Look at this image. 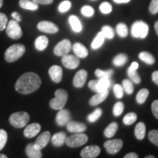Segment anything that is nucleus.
I'll list each match as a JSON object with an SVG mask.
<instances>
[{"mask_svg":"<svg viewBox=\"0 0 158 158\" xmlns=\"http://www.w3.org/2000/svg\"><path fill=\"white\" fill-rule=\"evenodd\" d=\"M41 85V79L38 75L32 72L23 73L18 79L15 89L22 94H28L38 89Z\"/></svg>","mask_w":158,"mask_h":158,"instance_id":"1","label":"nucleus"},{"mask_svg":"<svg viewBox=\"0 0 158 158\" xmlns=\"http://www.w3.org/2000/svg\"><path fill=\"white\" fill-rule=\"evenodd\" d=\"M26 48L23 44L18 43L10 46L5 53V59L7 62H14L25 54Z\"/></svg>","mask_w":158,"mask_h":158,"instance_id":"2","label":"nucleus"},{"mask_svg":"<svg viewBox=\"0 0 158 158\" xmlns=\"http://www.w3.org/2000/svg\"><path fill=\"white\" fill-rule=\"evenodd\" d=\"M68 94L67 91L62 89H59L55 92V98L51 99L49 105L52 109L60 110L62 109L68 101Z\"/></svg>","mask_w":158,"mask_h":158,"instance_id":"3","label":"nucleus"},{"mask_svg":"<svg viewBox=\"0 0 158 158\" xmlns=\"http://www.w3.org/2000/svg\"><path fill=\"white\" fill-rule=\"evenodd\" d=\"M29 115L27 112L19 111L11 114L10 116V123L13 127L17 128H22L25 127L29 121Z\"/></svg>","mask_w":158,"mask_h":158,"instance_id":"4","label":"nucleus"},{"mask_svg":"<svg viewBox=\"0 0 158 158\" xmlns=\"http://www.w3.org/2000/svg\"><path fill=\"white\" fill-rule=\"evenodd\" d=\"M149 33V25L143 21H137L131 27V35L135 38L144 39Z\"/></svg>","mask_w":158,"mask_h":158,"instance_id":"5","label":"nucleus"},{"mask_svg":"<svg viewBox=\"0 0 158 158\" xmlns=\"http://www.w3.org/2000/svg\"><path fill=\"white\" fill-rule=\"evenodd\" d=\"M88 141V136L83 133H74L66 138L65 143L71 148L81 147Z\"/></svg>","mask_w":158,"mask_h":158,"instance_id":"6","label":"nucleus"},{"mask_svg":"<svg viewBox=\"0 0 158 158\" xmlns=\"http://www.w3.org/2000/svg\"><path fill=\"white\" fill-rule=\"evenodd\" d=\"M6 33L9 37L14 40L21 38L23 35L22 29L19 22L15 20H11L9 21L6 27Z\"/></svg>","mask_w":158,"mask_h":158,"instance_id":"7","label":"nucleus"},{"mask_svg":"<svg viewBox=\"0 0 158 158\" xmlns=\"http://www.w3.org/2000/svg\"><path fill=\"white\" fill-rule=\"evenodd\" d=\"M71 48H72V45L70 41L68 39H64L57 43L54 47V53L57 56H62L65 54H68Z\"/></svg>","mask_w":158,"mask_h":158,"instance_id":"8","label":"nucleus"},{"mask_svg":"<svg viewBox=\"0 0 158 158\" xmlns=\"http://www.w3.org/2000/svg\"><path fill=\"white\" fill-rule=\"evenodd\" d=\"M123 146V141L121 139L108 140L104 143V147L106 152L110 155H115L118 153Z\"/></svg>","mask_w":158,"mask_h":158,"instance_id":"9","label":"nucleus"},{"mask_svg":"<svg viewBox=\"0 0 158 158\" xmlns=\"http://www.w3.org/2000/svg\"><path fill=\"white\" fill-rule=\"evenodd\" d=\"M62 63L66 68L73 70V69H76L79 66L80 59L78 57L73 56V55L65 54L62 56Z\"/></svg>","mask_w":158,"mask_h":158,"instance_id":"10","label":"nucleus"},{"mask_svg":"<svg viewBox=\"0 0 158 158\" xmlns=\"http://www.w3.org/2000/svg\"><path fill=\"white\" fill-rule=\"evenodd\" d=\"M37 29L43 32L48 33V34H55L59 31V27H57V25L48 21H43L39 22L37 24Z\"/></svg>","mask_w":158,"mask_h":158,"instance_id":"11","label":"nucleus"},{"mask_svg":"<svg viewBox=\"0 0 158 158\" xmlns=\"http://www.w3.org/2000/svg\"><path fill=\"white\" fill-rule=\"evenodd\" d=\"M100 153V148L97 145H91L84 148L81 152L82 158H94Z\"/></svg>","mask_w":158,"mask_h":158,"instance_id":"12","label":"nucleus"},{"mask_svg":"<svg viewBox=\"0 0 158 158\" xmlns=\"http://www.w3.org/2000/svg\"><path fill=\"white\" fill-rule=\"evenodd\" d=\"M71 120V114L68 110L66 109H60L56 114V122L59 126H64L67 125Z\"/></svg>","mask_w":158,"mask_h":158,"instance_id":"13","label":"nucleus"},{"mask_svg":"<svg viewBox=\"0 0 158 158\" xmlns=\"http://www.w3.org/2000/svg\"><path fill=\"white\" fill-rule=\"evenodd\" d=\"M48 74L50 76L51 80L54 83L59 84L62 81L63 71L62 68L59 65H53L48 70Z\"/></svg>","mask_w":158,"mask_h":158,"instance_id":"14","label":"nucleus"},{"mask_svg":"<svg viewBox=\"0 0 158 158\" xmlns=\"http://www.w3.org/2000/svg\"><path fill=\"white\" fill-rule=\"evenodd\" d=\"M87 72L85 70H80L75 75L73 84L76 88H81L84 86L87 79Z\"/></svg>","mask_w":158,"mask_h":158,"instance_id":"15","label":"nucleus"},{"mask_svg":"<svg viewBox=\"0 0 158 158\" xmlns=\"http://www.w3.org/2000/svg\"><path fill=\"white\" fill-rule=\"evenodd\" d=\"M51 138V133L49 131H45L44 133H43L41 135H39V137L37 138V140L35 141L34 144V147L36 149L41 150L43 148H45L48 145L49 141H50Z\"/></svg>","mask_w":158,"mask_h":158,"instance_id":"16","label":"nucleus"},{"mask_svg":"<svg viewBox=\"0 0 158 158\" xmlns=\"http://www.w3.org/2000/svg\"><path fill=\"white\" fill-rule=\"evenodd\" d=\"M41 130V126L39 123H32L27 126L23 131V135L26 138H31L36 136Z\"/></svg>","mask_w":158,"mask_h":158,"instance_id":"17","label":"nucleus"},{"mask_svg":"<svg viewBox=\"0 0 158 158\" xmlns=\"http://www.w3.org/2000/svg\"><path fill=\"white\" fill-rule=\"evenodd\" d=\"M67 130L73 133H83L86 130V125L81 122L70 121L67 124Z\"/></svg>","mask_w":158,"mask_h":158,"instance_id":"18","label":"nucleus"},{"mask_svg":"<svg viewBox=\"0 0 158 158\" xmlns=\"http://www.w3.org/2000/svg\"><path fill=\"white\" fill-rule=\"evenodd\" d=\"M109 94V91L108 89L104 90L102 92H97L96 94H94V96H92L89 100V105L92 106H95L98 105L100 104L101 102L106 100V99L107 98Z\"/></svg>","mask_w":158,"mask_h":158,"instance_id":"19","label":"nucleus"},{"mask_svg":"<svg viewBox=\"0 0 158 158\" xmlns=\"http://www.w3.org/2000/svg\"><path fill=\"white\" fill-rule=\"evenodd\" d=\"M111 85V81L108 78H100L96 80L95 92H100L108 89Z\"/></svg>","mask_w":158,"mask_h":158,"instance_id":"20","label":"nucleus"},{"mask_svg":"<svg viewBox=\"0 0 158 158\" xmlns=\"http://www.w3.org/2000/svg\"><path fill=\"white\" fill-rule=\"evenodd\" d=\"M73 50L76 54V56L78 58H86L88 56L89 51L87 48L84 45L80 43H76L73 45Z\"/></svg>","mask_w":158,"mask_h":158,"instance_id":"21","label":"nucleus"},{"mask_svg":"<svg viewBox=\"0 0 158 158\" xmlns=\"http://www.w3.org/2000/svg\"><path fill=\"white\" fill-rule=\"evenodd\" d=\"M66 134L64 132H59L55 133L51 138V143L56 147H60L64 145L66 141Z\"/></svg>","mask_w":158,"mask_h":158,"instance_id":"22","label":"nucleus"},{"mask_svg":"<svg viewBox=\"0 0 158 158\" xmlns=\"http://www.w3.org/2000/svg\"><path fill=\"white\" fill-rule=\"evenodd\" d=\"M26 154H27V157L29 158H41L43 157L41 150L36 149L32 143H29L27 146V147H26Z\"/></svg>","mask_w":158,"mask_h":158,"instance_id":"23","label":"nucleus"},{"mask_svg":"<svg viewBox=\"0 0 158 158\" xmlns=\"http://www.w3.org/2000/svg\"><path fill=\"white\" fill-rule=\"evenodd\" d=\"M69 23H70L71 29L75 32L78 33L81 32L83 29L81 22L79 20V19L76 15H70L69 17Z\"/></svg>","mask_w":158,"mask_h":158,"instance_id":"24","label":"nucleus"},{"mask_svg":"<svg viewBox=\"0 0 158 158\" xmlns=\"http://www.w3.org/2000/svg\"><path fill=\"white\" fill-rule=\"evenodd\" d=\"M48 42L49 41L48 37L46 36H44V35H41V36L37 37L36 40H35V46L37 50L40 51H44L48 47Z\"/></svg>","mask_w":158,"mask_h":158,"instance_id":"25","label":"nucleus"},{"mask_svg":"<svg viewBox=\"0 0 158 158\" xmlns=\"http://www.w3.org/2000/svg\"><path fill=\"white\" fill-rule=\"evenodd\" d=\"M19 5L21 8L28 10L35 11L38 9V4L31 0H20Z\"/></svg>","mask_w":158,"mask_h":158,"instance_id":"26","label":"nucleus"},{"mask_svg":"<svg viewBox=\"0 0 158 158\" xmlns=\"http://www.w3.org/2000/svg\"><path fill=\"white\" fill-rule=\"evenodd\" d=\"M135 135L137 139L143 140L146 135V125L143 122H139L135 127Z\"/></svg>","mask_w":158,"mask_h":158,"instance_id":"27","label":"nucleus"},{"mask_svg":"<svg viewBox=\"0 0 158 158\" xmlns=\"http://www.w3.org/2000/svg\"><path fill=\"white\" fill-rule=\"evenodd\" d=\"M138 57L141 61H143V62H145L147 64L152 65L155 64V59L153 55L147 52V51H142L138 55Z\"/></svg>","mask_w":158,"mask_h":158,"instance_id":"28","label":"nucleus"},{"mask_svg":"<svg viewBox=\"0 0 158 158\" xmlns=\"http://www.w3.org/2000/svg\"><path fill=\"white\" fill-rule=\"evenodd\" d=\"M105 37L104 35H102V33L101 31L98 32V34L97 35V36L94 37V39L92 41V44H91V47H92V49L95 50V49H98L101 47L102 44H103L104 41H105Z\"/></svg>","mask_w":158,"mask_h":158,"instance_id":"29","label":"nucleus"},{"mask_svg":"<svg viewBox=\"0 0 158 158\" xmlns=\"http://www.w3.org/2000/svg\"><path fill=\"white\" fill-rule=\"evenodd\" d=\"M118 129V124L116 122H112L107 126L104 130V135L106 138H112L115 135Z\"/></svg>","mask_w":158,"mask_h":158,"instance_id":"30","label":"nucleus"},{"mask_svg":"<svg viewBox=\"0 0 158 158\" xmlns=\"http://www.w3.org/2000/svg\"><path fill=\"white\" fill-rule=\"evenodd\" d=\"M128 57L124 54H119L114 57L113 59V64L116 67H122L127 63Z\"/></svg>","mask_w":158,"mask_h":158,"instance_id":"31","label":"nucleus"},{"mask_svg":"<svg viewBox=\"0 0 158 158\" xmlns=\"http://www.w3.org/2000/svg\"><path fill=\"white\" fill-rule=\"evenodd\" d=\"M149 94V91L147 89H142L136 95V102L138 104H143Z\"/></svg>","mask_w":158,"mask_h":158,"instance_id":"32","label":"nucleus"},{"mask_svg":"<svg viewBox=\"0 0 158 158\" xmlns=\"http://www.w3.org/2000/svg\"><path fill=\"white\" fill-rule=\"evenodd\" d=\"M116 31L117 35L120 37H126L128 35V28L127 25L124 23H119L116 25Z\"/></svg>","mask_w":158,"mask_h":158,"instance_id":"33","label":"nucleus"},{"mask_svg":"<svg viewBox=\"0 0 158 158\" xmlns=\"http://www.w3.org/2000/svg\"><path fill=\"white\" fill-rule=\"evenodd\" d=\"M100 31H101V32L102 33V35H104L105 38L106 39L110 40V39L114 38V30L111 27H110V26H108V25L103 26Z\"/></svg>","mask_w":158,"mask_h":158,"instance_id":"34","label":"nucleus"},{"mask_svg":"<svg viewBox=\"0 0 158 158\" xmlns=\"http://www.w3.org/2000/svg\"><path fill=\"white\" fill-rule=\"evenodd\" d=\"M102 114V110L100 108H96L92 113L89 114L87 116V120L91 123H94L96 121H98V119L100 117Z\"/></svg>","mask_w":158,"mask_h":158,"instance_id":"35","label":"nucleus"},{"mask_svg":"<svg viewBox=\"0 0 158 158\" xmlns=\"http://www.w3.org/2000/svg\"><path fill=\"white\" fill-rule=\"evenodd\" d=\"M137 120V115L134 112H130L126 114L123 118V123L125 125H131Z\"/></svg>","mask_w":158,"mask_h":158,"instance_id":"36","label":"nucleus"},{"mask_svg":"<svg viewBox=\"0 0 158 158\" xmlns=\"http://www.w3.org/2000/svg\"><path fill=\"white\" fill-rule=\"evenodd\" d=\"M122 87H123V89L124 92H126L127 94H133L134 91V86L133 84V82L130 80H128V79H124L122 81Z\"/></svg>","mask_w":158,"mask_h":158,"instance_id":"37","label":"nucleus"},{"mask_svg":"<svg viewBox=\"0 0 158 158\" xmlns=\"http://www.w3.org/2000/svg\"><path fill=\"white\" fill-rule=\"evenodd\" d=\"M95 76L98 77V78H110L112 75L114 74L113 70H102L100 69H97L95 70Z\"/></svg>","mask_w":158,"mask_h":158,"instance_id":"38","label":"nucleus"},{"mask_svg":"<svg viewBox=\"0 0 158 158\" xmlns=\"http://www.w3.org/2000/svg\"><path fill=\"white\" fill-rule=\"evenodd\" d=\"M127 75L132 82L135 83L136 84H138L141 83V77H140L139 74L137 73V70H130L129 69H127Z\"/></svg>","mask_w":158,"mask_h":158,"instance_id":"39","label":"nucleus"},{"mask_svg":"<svg viewBox=\"0 0 158 158\" xmlns=\"http://www.w3.org/2000/svg\"><path fill=\"white\" fill-rule=\"evenodd\" d=\"M81 12L83 15L87 18L92 17L94 14V10L93 9V7L89 5L83 6L81 10Z\"/></svg>","mask_w":158,"mask_h":158,"instance_id":"40","label":"nucleus"},{"mask_svg":"<svg viewBox=\"0 0 158 158\" xmlns=\"http://www.w3.org/2000/svg\"><path fill=\"white\" fill-rule=\"evenodd\" d=\"M124 104L122 102H116L113 108V114L115 116H118L123 113L124 111Z\"/></svg>","mask_w":158,"mask_h":158,"instance_id":"41","label":"nucleus"},{"mask_svg":"<svg viewBox=\"0 0 158 158\" xmlns=\"http://www.w3.org/2000/svg\"><path fill=\"white\" fill-rule=\"evenodd\" d=\"M100 10L102 14H109L112 11V5L108 2H103L100 5Z\"/></svg>","mask_w":158,"mask_h":158,"instance_id":"42","label":"nucleus"},{"mask_svg":"<svg viewBox=\"0 0 158 158\" xmlns=\"http://www.w3.org/2000/svg\"><path fill=\"white\" fill-rule=\"evenodd\" d=\"M71 6H72V4L70 1L68 0H64V1L60 3V5H59L58 7V10L60 13H64L66 12H68L69 10L71 8Z\"/></svg>","mask_w":158,"mask_h":158,"instance_id":"43","label":"nucleus"},{"mask_svg":"<svg viewBox=\"0 0 158 158\" xmlns=\"http://www.w3.org/2000/svg\"><path fill=\"white\" fill-rule=\"evenodd\" d=\"M114 94L117 99H121L124 95V89L122 85L114 84L113 87Z\"/></svg>","mask_w":158,"mask_h":158,"instance_id":"44","label":"nucleus"},{"mask_svg":"<svg viewBox=\"0 0 158 158\" xmlns=\"http://www.w3.org/2000/svg\"><path fill=\"white\" fill-rule=\"evenodd\" d=\"M149 141L158 147V130H152L148 135Z\"/></svg>","mask_w":158,"mask_h":158,"instance_id":"45","label":"nucleus"},{"mask_svg":"<svg viewBox=\"0 0 158 158\" xmlns=\"http://www.w3.org/2000/svg\"><path fill=\"white\" fill-rule=\"evenodd\" d=\"M7 141V133L5 130L0 129V150L5 147Z\"/></svg>","mask_w":158,"mask_h":158,"instance_id":"46","label":"nucleus"},{"mask_svg":"<svg viewBox=\"0 0 158 158\" xmlns=\"http://www.w3.org/2000/svg\"><path fill=\"white\" fill-rule=\"evenodd\" d=\"M149 10L152 15L158 13V0H152L149 6Z\"/></svg>","mask_w":158,"mask_h":158,"instance_id":"47","label":"nucleus"},{"mask_svg":"<svg viewBox=\"0 0 158 158\" xmlns=\"http://www.w3.org/2000/svg\"><path fill=\"white\" fill-rule=\"evenodd\" d=\"M7 24V17L5 14L0 13V31H3Z\"/></svg>","mask_w":158,"mask_h":158,"instance_id":"48","label":"nucleus"},{"mask_svg":"<svg viewBox=\"0 0 158 158\" xmlns=\"http://www.w3.org/2000/svg\"><path fill=\"white\" fill-rule=\"evenodd\" d=\"M152 111L153 115L155 116V118L158 119V100L153 101L152 104Z\"/></svg>","mask_w":158,"mask_h":158,"instance_id":"49","label":"nucleus"},{"mask_svg":"<svg viewBox=\"0 0 158 158\" xmlns=\"http://www.w3.org/2000/svg\"><path fill=\"white\" fill-rule=\"evenodd\" d=\"M37 4H40V5H50L54 2V0H32Z\"/></svg>","mask_w":158,"mask_h":158,"instance_id":"50","label":"nucleus"},{"mask_svg":"<svg viewBox=\"0 0 158 158\" xmlns=\"http://www.w3.org/2000/svg\"><path fill=\"white\" fill-rule=\"evenodd\" d=\"M95 84L96 80H91L88 84V86L90 89H92L93 92H95Z\"/></svg>","mask_w":158,"mask_h":158,"instance_id":"51","label":"nucleus"},{"mask_svg":"<svg viewBox=\"0 0 158 158\" xmlns=\"http://www.w3.org/2000/svg\"><path fill=\"white\" fill-rule=\"evenodd\" d=\"M152 78L153 81L155 82L156 84L158 85V70H156L155 72L152 73Z\"/></svg>","mask_w":158,"mask_h":158,"instance_id":"52","label":"nucleus"},{"mask_svg":"<svg viewBox=\"0 0 158 158\" xmlns=\"http://www.w3.org/2000/svg\"><path fill=\"white\" fill-rule=\"evenodd\" d=\"M11 15H12V17H13V19L15 20L16 21H18V22H19V21H21V15H20L19 13H17V12H13V13L11 14Z\"/></svg>","mask_w":158,"mask_h":158,"instance_id":"53","label":"nucleus"},{"mask_svg":"<svg viewBox=\"0 0 158 158\" xmlns=\"http://www.w3.org/2000/svg\"><path fill=\"white\" fill-rule=\"evenodd\" d=\"M138 66H139V65H138L137 62H133V63H132L131 65L130 66V68L128 69H129V70H137L138 68Z\"/></svg>","mask_w":158,"mask_h":158,"instance_id":"54","label":"nucleus"},{"mask_svg":"<svg viewBox=\"0 0 158 158\" xmlns=\"http://www.w3.org/2000/svg\"><path fill=\"white\" fill-rule=\"evenodd\" d=\"M124 158H138V155L135 152H130L124 155Z\"/></svg>","mask_w":158,"mask_h":158,"instance_id":"55","label":"nucleus"},{"mask_svg":"<svg viewBox=\"0 0 158 158\" xmlns=\"http://www.w3.org/2000/svg\"><path fill=\"white\" fill-rule=\"evenodd\" d=\"M114 2L117 4H125L130 2V0H114Z\"/></svg>","mask_w":158,"mask_h":158,"instance_id":"56","label":"nucleus"},{"mask_svg":"<svg viewBox=\"0 0 158 158\" xmlns=\"http://www.w3.org/2000/svg\"><path fill=\"white\" fill-rule=\"evenodd\" d=\"M155 29L156 33H157V35H158V21H156L155 23Z\"/></svg>","mask_w":158,"mask_h":158,"instance_id":"57","label":"nucleus"},{"mask_svg":"<svg viewBox=\"0 0 158 158\" xmlns=\"http://www.w3.org/2000/svg\"><path fill=\"white\" fill-rule=\"evenodd\" d=\"M0 158H7V155H3V154H0Z\"/></svg>","mask_w":158,"mask_h":158,"instance_id":"58","label":"nucleus"},{"mask_svg":"<svg viewBox=\"0 0 158 158\" xmlns=\"http://www.w3.org/2000/svg\"><path fill=\"white\" fill-rule=\"evenodd\" d=\"M155 156L153 155H148L147 157H145V158H155Z\"/></svg>","mask_w":158,"mask_h":158,"instance_id":"59","label":"nucleus"},{"mask_svg":"<svg viewBox=\"0 0 158 158\" xmlns=\"http://www.w3.org/2000/svg\"><path fill=\"white\" fill-rule=\"evenodd\" d=\"M2 5H3V0H0V8L2 7Z\"/></svg>","mask_w":158,"mask_h":158,"instance_id":"60","label":"nucleus"}]
</instances>
